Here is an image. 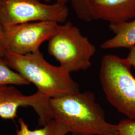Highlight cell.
<instances>
[{
    "label": "cell",
    "instance_id": "cell-1",
    "mask_svg": "<svg viewBox=\"0 0 135 135\" xmlns=\"http://www.w3.org/2000/svg\"><path fill=\"white\" fill-rule=\"evenodd\" d=\"M50 105L54 119L72 135H116V124L107 121L93 92L70 93L51 99Z\"/></svg>",
    "mask_w": 135,
    "mask_h": 135
},
{
    "label": "cell",
    "instance_id": "cell-2",
    "mask_svg": "<svg viewBox=\"0 0 135 135\" xmlns=\"http://www.w3.org/2000/svg\"><path fill=\"white\" fill-rule=\"evenodd\" d=\"M4 59L11 69L50 99L80 91L71 73L48 63L40 52L26 55L7 52Z\"/></svg>",
    "mask_w": 135,
    "mask_h": 135
},
{
    "label": "cell",
    "instance_id": "cell-3",
    "mask_svg": "<svg viewBox=\"0 0 135 135\" xmlns=\"http://www.w3.org/2000/svg\"><path fill=\"white\" fill-rule=\"evenodd\" d=\"M126 59L108 54L102 58L99 79L108 102L128 119L135 120V78Z\"/></svg>",
    "mask_w": 135,
    "mask_h": 135
},
{
    "label": "cell",
    "instance_id": "cell-4",
    "mask_svg": "<svg viewBox=\"0 0 135 135\" xmlns=\"http://www.w3.org/2000/svg\"><path fill=\"white\" fill-rule=\"evenodd\" d=\"M48 41L49 54L68 72L87 70L91 67L96 48L71 22L59 25Z\"/></svg>",
    "mask_w": 135,
    "mask_h": 135
},
{
    "label": "cell",
    "instance_id": "cell-5",
    "mask_svg": "<svg viewBox=\"0 0 135 135\" xmlns=\"http://www.w3.org/2000/svg\"><path fill=\"white\" fill-rule=\"evenodd\" d=\"M69 15L66 4H48L38 0H0V22L3 28L42 21L65 23Z\"/></svg>",
    "mask_w": 135,
    "mask_h": 135
},
{
    "label": "cell",
    "instance_id": "cell-6",
    "mask_svg": "<svg viewBox=\"0 0 135 135\" xmlns=\"http://www.w3.org/2000/svg\"><path fill=\"white\" fill-rule=\"evenodd\" d=\"M59 25L54 22L42 21L4 28L7 52L20 55L40 52L41 45L56 33Z\"/></svg>",
    "mask_w": 135,
    "mask_h": 135
},
{
    "label": "cell",
    "instance_id": "cell-7",
    "mask_svg": "<svg viewBox=\"0 0 135 135\" xmlns=\"http://www.w3.org/2000/svg\"><path fill=\"white\" fill-rule=\"evenodd\" d=\"M21 107H31L38 116L39 125L43 127L53 120L50 99L37 92L26 95L14 85L0 84V118L6 120L17 117Z\"/></svg>",
    "mask_w": 135,
    "mask_h": 135
},
{
    "label": "cell",
    "instance_id": "cell-8",
    "mask_svg": "<svg viewBox=\"0 0 135 135\" xmlns=\"http://www.w3.org/2000/svg\"><path fill=\"white\" fill-rule=\"evenodd\" d=\"M92 20L110 24L129 21L135 18V0H88Z\"/></svg>",
    "mask_w": 135,
    "mask_h": 135
},
{
    "label": "cell",
    "instance_id": "cell-9",
    "mask_svg": "<svg viewBox=\"0 0 135 135\" xmlns=\"http://www.w3.org/2000/svg\"><path fill=\"white\" fill-rule=\"evenodd\" d=\"M115 36L102 44V49L131 48L135 46V18L129 21L109 25Z\"/></svg>",
    "mask_w": 135,
    "mask_h": 135
},
{
    "label": "cell",
    "instance_id": "cell-10",
    "mask_svg": "<svg viewBox=\"0 0 135 135\" xmlns=\"http://www.w3.org/2000/svg\"><path fill=\"white\" fill-rule=\"evenodd\" d=\"M19 123L20 127L16 131L17 135H67L70 133L65 126L54 119L35 130H31L22 118L19 119Z\"/></svg>",
    "mask_w": 135,
    "mask_h": 135
},
{
    "label": "cell",
    "instance_id": "cell-11",
    "mask_svg": "<svg viewBox=\"0 0 135 135\" xmlns=\"http://www.w3.org/2000/svg\"><path fill=\"white\" fill-rule=\"evenodd\" d=\"M0 84L24 86L30 84L18 73L11 69L4 58L0 57Z\"/></svg>",
    "mask_w": 135,
    "mask_h": 135
},
{
    "label": "cell",
    "instance_id": "cell-12",
    "mask_svg": "<svg viewBox=\"0 0 135 135\" xmlns=\"http://www.w3.org/2000/svg\"><path fill=\"white\" fill-rule=\"evenodd\" d=\"M70 2L75 14L80 19L86 22L92 21L89 11L88 0H70Z\"/></svg>",
    "mask_w": 135,
    "mask_h": 135
},
{
    "label": "cell",
    "instance_id": "cell-13",
    "mask_svg": "<svg viewBox=\"0 0 135 135\" xmlns=\"http://www.w3.org/2000/svg\"><path fill=\"white\" fill-rule=\"evenodd\" d=\"M116 125V135H135V120L125 119Z\"/></svg>",
    "mask_w": 135,
    "mask_h": 135
},
{
    "label": "cell",
    "instance_id": "cell-14",
    "mask_svg": "<svg viewBox=\"0 0 135 135\" xmlns=\"http://www.w3.org/2000/svg\"><path fill=\"white\" fill-rule=\"evenodd\" d=\"M7 52L4 37V28L0 22V57L4 58Z\"/></svg>",
    "mask_w": 135,
    "mask_h": 135
},
{
    "label": "cell",
    "instance_id": "cell-15",
    "mask_svg": "<svg viewBox=\"0 0 135 135\" xmlns=\"http://www.w3.org/2000/svg\"><path fill=\"white\" fill-rule=\"evenodd\" d=\"M130 52L126 59L130 64L131 66L135 67V46L129 49Z\"/></svg>",
    "mask_w": 135,
    "mask_h": 135
},
{
    "label": "cell",
    "instance_id": "cell-16",
    "mask_svg": "<svg viewBox=\"0 0 135 135\" xmlns=\"http://www.w3.org/2000/svg\"><path fill=\"white\" fill-rule=\"evenodd\" d=\"M40 1H43L47 2H49L51 1H55V3H63V4H66L67 3L68 1H70V0H38Z\"/></svg>",
    "mask_w": 135,
    "mask_h": 135
}]
</instances>
